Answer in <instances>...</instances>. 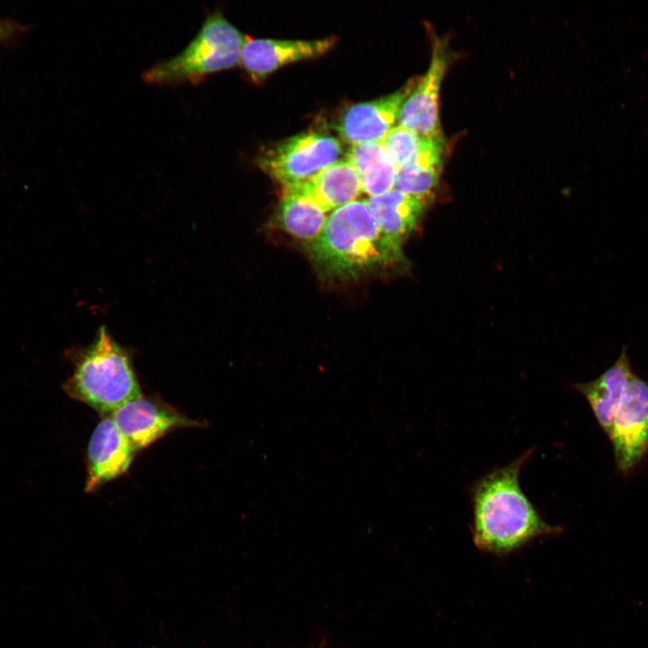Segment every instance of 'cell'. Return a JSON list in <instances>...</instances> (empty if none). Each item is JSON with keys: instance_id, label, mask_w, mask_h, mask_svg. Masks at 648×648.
<instances>
[{"instance_id": "cell-13", "label": "cell", "mask_w": 648, "mask_h": 648, "mask_svg": "<svg viewBox=\"0 0 648 648\" xmlns=\"http://www.w3.org/2000/svg\"><path fill=\"white\" fill-rule=\"evenodd\" d=\"M446 147L443 135L424 138L418 153L397 169L393 189L432 201L442 173Z\"/></svg>"}, {"instance_id": "cell-6", "label": "cell", "mask_w": 648, "mask_h": 648, "mask_svg": "<svg viewBox=\"0 0 648 648\" xmlns=\"http://www.w3.org/2000/svg\"><path fill=\"white\" fill-rule=\"evenodd\" d=\"M608 437L616 468L625 475L648 454V382L635 374L622 396Z\"/></svg>"}, {"instance_id": "cell-17", "label": "cell", "mask_w": 648, "mask_h": 648, "mask_svg": "<svg viewBox=\"0 0 648 648\" xmlns=\"http://www.w3.org/2000/svg\"><path fill=\"white\" fill-rule=\"evenodd\" d=\"M294 186L284 187L279 208V221L289 234L313 241L321 232L328 215Z\"/></svg>"}, {"instance_id": "cell-16", "label": "cell", "mask_w": 648, "mask_h": 648, "mask_svg": "<svg viewBox=\"0 0 648 648\" xmlns=\"http://www.w3.org/2000/svg\"><path fill=\"white\" fill-rule=\"evenodd\" d=\"M346 160L359 176L362 192L369 197L393 189L397 167L381 142L351 146Z\"/></svg>"}, {"instance_id": "cell-9", "label": "cell", "mask_w": 648, "mask_h": 648, "mask_svg": "<svg viewBox=\"0 0 648 648\" xmlns=\"http://www.w3.org/2000/svg\"><path fill=\"white\" fill-rule=\"evenodd\" d=\"M417 78H411L391 94L348 107L336 124L341 139L351 144L381 142L398 122L401 105Z\"/></svg>"}, {"instance_id": "cell-18", "label": "cell", "mask_w": 648, "mask_h": 648, "mask_svg": "<svg viewBox=\"0 0 648 648\" xmlns=\"http://www.w3.org/2000/svg\"><path fill=\"white\" fill-rule=\"evenodd\" d=\"M423 139L403 126L395 125L385 135L381 143L398 169L418 153Z\"/></svg>"}, {"instance_id": "cell-14", "label": "cell", "mask_w": 648, "mask_h": 648, "mask_svg": "<svg viewBox=\"0 0 648 648\" xmlns=\"http://www.w3.org/2000/svg\"><path fill=\"white\" fill-rule=\"evenodd\" d=\"M430 202L432 201L409 195L395 189L365 200L380 230L400 245L412 230Z\"/></svg>"}, {"instance_id": "cell-4", "label": "cell", "mask_w": 648, "mask_h": 648, "mask_svg": "<svg viewBox=\"0 0 648 648\" xmlns=\"http://www.w3.org/2000/svg\"><path fill=\"white\" fill-rule=\"evenodd\" d=\"M245 39L220 11L215 10L207 15L197 34L181 52L146 69L142 79L158 86L201 82L235 67L239 62Z\"/></svg>"}, {"instance_id": "cell-2", "label": "cell", "mask_w": 648, "mask_h": 648, "mask_svg": "<svg viewBox=\"0 0 648 648\" xmlns=\"http://www.w3.org/2000/svg\"><path fill=\"white\" fill-rule=\"evenodd\" d=\"M400 246L380 230L365 201L355 200L332 211L310 251L325 274L347 277L401 261Z\"/></svg>"}, {"instance_id": "cell-7", "label": "cell", "mask_w": 648, "mask_h": 648, "mask_svg": "<svg viewBox=\"0 0 648 648\" xmlns=\"http://www.w3.org/2000/svg\"><path fill=\"white\" fill-rule=\"evenodd\" d=\"M450 61L447 43L436 38L426 73L417 78L410 93L403 102L398 125L403 126L422 138L442 135L439 119L440 88Z\"/></svg>"}, {"instance_id": "cell-11", "label": "cell", "mask_w": 648, "mask_h": 648, "mask_svg": "<svg viewBox=\"0 0 648 648\" xmlns=\"http://www.w3.org/2000/svg\"><path fill=\"white\" fill-rule=\"evenodd\" d=\"M136 452L112 418H104L93 431L88 443L86 490L94 491L124 474Z\"/></svg>"}, {"instance_id": "cell-19", "label": "cell", "mask_w": 648, "mask_h": 648, "mask_svg": "<svg viewBox=\"0 0 648 648\" xmlns=\"http://www.w3.org/2000/svg\"><path fill=\"white\" fill-rule=\"evenodd\" d=\"M14 25L6 21H0V42L14 34Z\"/></svg>"}, {"instance_id": "cell-12", "label": "cell", "mask_w": 648, "mask_h": 648, "mask_svg": "<svg viewBox=\"0 0 648 648\" xmlns=\"http://www.w3.org/2000/svg\"><path fill=\"white\" fill-rule=\"evenodd\" d=\"M634 375L627 347L624 346L616 361L597 379L574 384V388L588 401L596 420L608 436L622 396Z\"/></svg>"}, {"instance_id": "cell-15", "label": "cell", "mask_w": 648, "mask_h": 648, "mask_svg": "<svg viewBox=\"0 0 648 648\" xmlns=\"http://www.w3.org/2000/svg\"><path fill=\"white\" fill-rule=\"evenodd\" d=\"M291 186L327 212L356 200L362 193L359 176L347 160L338 161L308 181Z\"/></svg>"}, {"instance_id": "cell-3", "label": "cell", "mask_w": 648, "mask_h": 648, "mask_svg": "<svg viewBox=\"0 0 648 648\" xmlns=\"http://www.w3.org/2000/svg\"><path fill=\"white\" fill-rule=\"evenodd\" d=\"M63 389L72 399L100 413L111 414L125 402L142 396L127 352L105 327H101L94 340L79 352Z\"/></svg>"}, {"instance_id": "cell-5", "label": "cell", "mask_w": 648, "mask_h": 648, "mask_svg": "<svg viewBox=\"0 0 648 648\" xmlns=\"http://www.w3.org/2000/svg\"><path fill=\"white\" fill-rule=\"evenodd\" d=\"M340 141L329 135L306 131L288 138L257 158V165L284 187L312 178L338 161Z\"/></svg>"}, {"instance_id": "cell-10", "label": "cell", "mask_w": 648, "mask_h": 648, "mask_svg": "<svg viewBox=\"0 0 648 648\" xmlns=\"http://www.w3.org/2000/svg\"><path fill=\"white\" fill-rule=\"evenodd\" d=\"M335 43V37L275 40L246 36L238 63L253 80L260 81L284 65L325 54Z\"/></svg>"}, {"instance_id": "cell-1", "label": "cell", "mask_w": 648, "mask_h": 648, "mask_svg": "<svg viewBox=\"0 0 648 648\" xmlns=\"http://www.w3.org/2000/svg\"><path fill=\"white\" fill-rule=\"evenodd\" d=\"M534 453L529 448L511 463L498 466L470 488L472 541L481 552L506 556L534 540L554 536L560 526L547 523L523 491L519 476Z\"/></svg>"}, {"instance_id": "cell-8", "label": "cell", "mask_w": 648, "mask_h": 648, "mask_svg": "<svg viewBox=\"0 0 648 648\" xmlns=\"http://www.w3.org/2000/svg\"><path fill=\"white\" fill-rule=\"evenodd\" d=\"M110 417L137 451L175 429L201 425L166 403L142 396L125 402Z\"/></svg>"}]
</instances>
